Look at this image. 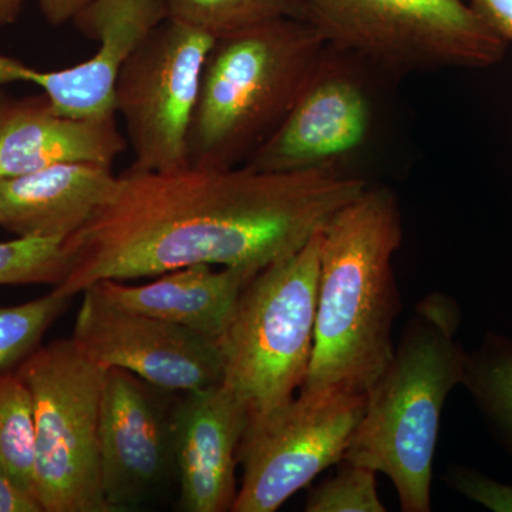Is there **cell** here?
Here are the masks:
<instances>
[{"label": "cell", "mask_w": 512, "mask_h": 512, "mask_svg": "<svg viewBox=\"0 0 512 512\" xmlns=\"http://www.w3.org/2000/svg\"><path fill=\"white\" fill-rule=\"evenodd\" d=\"M366 394L303 392L248 419L239 444L242 483L232 512H275L340 463L365 412Z\"/></svg>", "instance_id": "ba28073f"}, {"label": "cell", "mask_w": 512, "mask_h": 512, "mask_svg": "<svg viewBox=\"0 0 512 512\" xmlns=\"http://www.w3.org/2000/svg\"><path fill=\"white\" fill-rule=\"evenodd\" d=\"M80 295L72 339L97 365L128 370L171 393L197 392L222 383L220 340L120 308L96 286Z\"/></svg>", "instance_id": "30bf717a"}, {"label": "cell", "mask_w": 512, "mask_h": 512, "mask_svg": "<svg viewBox=\"0 0 512 512\" xmlns=\"http://www.w3.org/2000/svg\"><path fill=\"white\" fill-rule=\"evenodd\" d=\"M402 238L396 194L372 185L323 229L312 357L299 390L366 394L382 375L400 312L392 261Z\"/></svg>", "instance_id": "7a4b0ae2"}, {"label": "cell", "mask_w": 512, "mask_h": 512, "mask_svg": "<svg viewBox=\"0 0 512 512\" xmlns=\"http://www.w3.org/2000/svg\"><path fill=\"white\" fill-rule=\"evenodd\" d=\"M258 271L208 264L165 272L146 285L101 281L97 291L127 311L167 320L220 340L231 325L242 293Z\"/></svg>", "instance_id": "2e32d148"}, {"label": "cell", "mask_w": 512, "mask_h": 512, "mask_svg": "<svg viewBox=\"0 0 512 512\" xmlns=\"http://www.w3.org/2000/svg\"><path fill=\"white\" fill-rule=\"evenodd\" d=\"M247 421V407L224 383L183 393L174 404L178 510L232 511L238 495V450Z\"/></svg>", "instance_id": "4fadbf2b"}, {"label": "cell", "mask_w": 512, "mask_h": 512, "mask_svg": "<svg viewBox=\"0 0 512 512\" xmlns=\"http://www.w3.org/2000/svg\"><path fill=\"white\" fill-rule=\"evenodd\" d=\"M0 512H43L40 505L0 477Z\"/></svg>", "instance_id": "4316f807"}, {"label": "cell", "mask_w": 512, "mask_h": 512, "mask_svg": "<svg viewBox=\"0 0 512 512\" xmlns=\"http://www.w3.org/2000/svg\"><path fill=\"white\" fill-rule=\"evenodd\" d=\"M512 437V349H497L478 363L468 359L466 383Z\"/></svg>", "instance_id": "603a6c76"}, {"label": "cell", "mask_w": 512, "mask_h": 512, "mask_svg": "<svg viewBox=\"0 0 512 512\" xmlns=\"http://www.w3.org/2000/svg\"><path fill=\"white\" fill-rule=\"evenodd\" d=\"M127 144L117 114L69 116L53 109L45 93L15 97L0 126V180L57 164L113 167Z\"/></svg>", "instance_id": "9a60e30c"}, {"label": "cell", "mask_w": 512, "mask_h": 512, "mask_svg": "<svg viewBox=\"0 0 512 512\" xmlns=\"http://www.w3.org/2000/svg\"><path fill=\"white\" fill-rule=\"evenodd\" d=\"M367 187L343 168L130 167L87 224L64 239L66 274L53 289L74 298L97 282L200 264L259 272L299 251Z\"/></svg>", "instance_id": "6da1fadb"}, {"label": "cell", "mask_w": 512, "mask_h": 512, "mask_svg": "<svg viewBox=\"0 0 512 512\" xmlns=\"http://www.w3.org/2000/svg\"><path fill=\"white\" fill-rule=\"evenodd\" d=\"M66 274L63 239L13 238L0 242V285H50Z\"/></svg>", "instance_id": "44dd1931"}, {"label": "cell", "mask_w": 512, "mask_h": 512, "mask_svg": "<svg viewBox=\"0 0 512 512\" xmlns=\"http://www.w3.org/2000/svg\"><path fill=\"white\" fill-rule=\"evenodd\" d=\"M326 46L311 23L292 18L217 37L202 70L188 163H247L284 123Z\"/></svg>", "instance_id": "277c9868"}, {"label": "cell", "mask_w": 512, "mask_h": 512, "mask_svg": "<svg viewBox=\"0 0 512 512\" xmlns=\"http://www.w3.org/2000/svg\"><path fill=\"white\" fill-rule=\"evenodd\" d=\"M13 99H15V97L10 96V94L6 93L5 90L0 87V126H2L6 114H8V110Z\"/></svg>", "instance_id": "f1b7e54d"}, {"label": "cell", "mask_w": 512, "mask_h": 512, "mask_svg": "<svg viewBox=\"0 0 512 512\" xmlns=\"http://www.w3.org/2000/svg\"><path fill=\"white\" fill-rule=\"evenodd\" d=\"M322 232L252 278L220 339L224 379L248 410L265 416L296 396L311 363Z\"/></svg>", "instance_id": "5b68a950"}, {"label": "cell", "mask_w": 512, "mask_h": 512, "mask_svg": "<svg viewBox=\"0 0 512 512\" xmlns=\"http://www.w3.org/2000/svg\"><path fill=\"white\" fill-rule=\"evenodd\" d=\"M29 0H0V28L15 25Z\"/></svg>", "instance_id": "83f0119b"}, {"label": "cell", "mask_w": 512, "mask_h": 512, "mask_svg": "<svg viewBox=\"0 0 512 512\" xmlns=\"http://www.w3.org/2000/svg\"><path fill=\"white\" fill-rule=\"evenodd\" d=\"M376 471L340 460L339 470L309 494L308 512H384L377 491Z\"/></svg>", "instance_id": "7402d4cb"}, {"label": "cell", "mask_w": 512, "mask_h": 512, "mask_svg": "<svg viewBox=\"0 0 512 512\" xmlns=\"http://www.w3.org/2000/svg\"><path fill=\"white\" fill-rule=\"evenodd\" d=\"M106 367L73 339L30 353L16 372L32 394L36 501L45 512H111L101 487L99 413Z\"/></svg>", "instance_id": "52a82bcc"}, {"label": "cell", "mask_w": 512, "mask_h": 512, "mask_svg": "<svg viewBox=\"0 0 512 512\" xmlns=\"http://www.w3.org/2000/svg\"><path fill=\"white\" fill-rule=\"evenodd\" d=\"M215 37L165 19L124 64L114 110L126 124L137 170L188 164V136L202 70Z\"/></svg>", "instance_id": "9c48e42d"}, {"label": "cell", "mask_w": 512, "mask_h": 512, "mask_svg": "<svg viewBox=\"0 0 512 512\" xmlns=\"http://www.w3.org/2000/svg\"><path fill=\"white\" fill-rule=\"evenodd\" d=\"M72 296L52 292L22 305L0 306V375L35 352L50 326L69 308Z\"/></svg>", "instance_id": "ffe728a7"}, {"label": "cell", "mask_w": 512, "mask_h": 512, "mask_svg": "<svg viewBox=\"0 0 512 512\" xmlns=\"http://www.w3.org/2000/svg\"><path fill=\"white\" fill-rule=\"evenodd\" d=\"M458 325L457 303L447 295L434 292L419 302L392 359L367 390L365 412L342 458L389 477L404 512L431 510L441 413L467 376Z\"/></svg>", "instance_id": "3957f363"}, {"label": "cell", "mask_w": 512, "mask_h": 512, "mask_svg": "<svg viewBox=\"0 0 512 512\" xmlns=\"http://www.w3.org/2000/svg\"><path fill=\"white\" fill-rule=\"evenodd\" d=\"M448 481L461 494L483 504L490 510L512 512V487L510 485L495 483L480 474L461 470V468L451 471Z\"/></svg>", "instance_id": "cb8c5ba5"}, {"label": "cell", "mask_w": 512, "mask_h": 512, "mask_svg": "<svg viewBox=\"0 0 512 512\" xmlns=\"http://www.w3.org/2000/svg\"><path fill=\"white\" fill-rule=\"evenodd\" d=\"M40 13L49 25L59 28L72 22L80 10L86 8L92 0H37Z\"/></svg>", "instance_id": "484cf974"}, {"label": "cell", "mask_w": 512, "mask_h": 512, "mask_svg": "<svg viewBox=\"0 0 512 512\" xmlns=\"http://www.w3.org/2000/svg\"><path fill=\"white\" fill-rule=\"evenodd\" d=\"M165 20L163 0H92L72 20L99 50L62 70H36L39 87L59 113L77 117L116 114L114 89L124 64Z\"/></svg>", "instance_id": "5bb4252c"}, {"label": "cell", "mask_w": 512, "mask_h": 512, "mask_svg": "<svg viewBox=\"0 0 512 512\" xmlns=\"http://www.w3.org/2000/svg\"><path fill=\"white\" fill-rule=\"evenodd\" d=\"M167 390L119 367L104 375L99 413L101 487L111 512L147 504L175 468Z\"/></svg>", "instance_id": "7c38bea8"}, {"label": "cell", "mask_w": 512, "mask_h": 512, "mask_svg": "<svg viewBox=\"0 0 512 512\" xmlns=\"http://www.w3.org/2000/svg\"><path fill=\"white\" fill-rule=\"evenodd\" d=\"M326 45L392 74L488 69L510 43L470 0H299Z\"/></svg>", "instance_id": "8992f818"}, {"label": "cell", "mask_w": 512, "mask_h": 512, "mask_svg": "<svg viewBox=\"0 0 512 512\" xmlns=\"http://www.w3.org/2000/svg\"><path fill=\"white\" fill-rule=\"evenodd\" d=\"M165 19L212 37L231 35L269 20L302 19L299 0H163Z\"/></svg>", "instance_id": "d6986e66"}, {"label": "cell", "mask_w": 512, "mask_h": 512, "mask_svg": "<svg viewBox=\"0 0 512 512\" xmlns=\"http://www.w3.org/2000/svg\"><path fill=\"white\" fill-rule=\"evenodd\" d=\"M470 3L498 35L512 42V0H470Z\"/></svg>", "instance_id": "d4e9b609"}, {"label": "cell", "mask_w": 512, "mask_h": 512, "mask_svg": "<svg viewBox=\"0 0 512 512\" xmlns=\"http://www.w3.org/2000/svg\"><path fill=\"white\" fill-rule=\"evenodd\" d=\"M35 471L32 394L18 372L12 370L0 375V477L19 493L36 501Z\"/></svg>", "instance_id": "ac0fdd59"}, {"label": "cell", "mask_w": 512, "mask_h": 512, "mask_svg": "<svg viewBox=\"0 0 512 512\" xmlns=\"http://www.w3.org/2000/svg\"><path fill=\"white\" fill-rule=\"evenodd\" d=\"M366 67L326 46L284 123L244 165L278 173L342 168L372 133Z\"/></svg>", "instance_id": "8fae6325"}, {"label": "cell", "mask_w": 512, "mask_h": 512, "mask_svg": "<svg viewBox=\"0 0 512 512\" xmlns=\"http://www.w3.org/2000/svg\"><path fill=\"white\" fill-rule=\"evenodd\" d=\"M116 174L97 164H57L0 180V228L15 238L66 239L93 217Z\"/></svg>", "instance_id": "e0dca14e"}]
</instances>
